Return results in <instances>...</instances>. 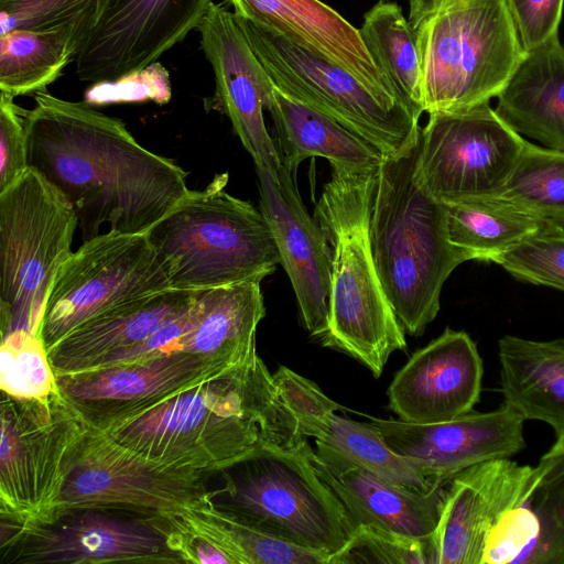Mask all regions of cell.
Returning a JSON list of instances; mask_svg holds the SVG:
<instances>
[{
  "mask_svg": "<svg viewBox=\"0 0 564 564\" xmlns=\"http://www.w3.org/2000/svg\"><path fill=\"white\" fill-rule=\"evenodd\" d=\"M481 564H564V443L531 466L489 534Z\"/></svg>",
  "mask_w": 564,
  "mask_h": 564,
  "instance_id": "cell-22",
  "label": "cell"
},
{
  "mask_svg": "<svg viewBox=\"0 0 564 564\" xmlns=\"http://www.w3.org/2000/svg\"><path fill=\"white\" fill-rule=\"evenodd\" d=\"M525 142L489 102L430 113L421 130L414 174L440 202L497 195Z\"/></svg>",
  "mask_w": 564,
  "mask_h": 564,
  "instance_id": "cell-13",
  "label": "cell"
},
{
  "mask_svg": "<svg viewBox=\"0 0 564 564\" xmlns=\"http://www.w3.org/2000/svg\"><path fill=\"white\" fill-rule=\"evenodd\" d=\"M7 564H178L163 517L84 508L28 527L4 545Z\"/></svg>",
  "mask_w": 564,
  "mask_h": 564,
  "instance_id": "cell-14",
  "label": "cell"
},
{
  "mask_svg": "<svg viewBox=\"0 0 564 564\" xmlns=\"http://www.w3.org/2000/svg\"><path fill=\"white\" fill-rule=\"evenodd\" d=\"M25 113L28 163L72 204L82 240L147 232L188 193L186 172L86 102L35 93ZM107 231V232H108Z\"/></svg>",
  "mask_w": 564,
  "mask_h": 564,
  "instance_id": "cell-1",
  "label": "cell"
},
{
  "mask_svg": "<svg viewBox=\"0 0 564 564\" xmlns=\"http://www.w3.org/2000/svg\"><path fill=\"white\" fill-rule=\"evenodd\" d=\"M448 239L465 261H490L546 223L498 196L441 202Z\"/></svg>",
  "mask_w": 564,
  "mask_h": 564,
  "instance_id": "cell-31",
  "label": "cell"
},
{
  "mask_svg": "<svg viewBox=\"0 0 564 564\" xmlns=\"http://www.w3.org/2000/svg\"><path fill=\"white\" fill-rule=\"evenodd\" d=\"M167 289L166 270L147 232L100 234L84 241L58 269L37 335L48 350L97 315Z\"/></svg>",
  "mask_w": 564,
  "mask_h": 564,
  "instance_id": "cell-11",
  "label": "cell"
},
{
  "mask_svg": "<svg viewBox=\"0 0 564 564\" xmlns=\"http://www.w3.org/2000/svg\"><path fill=\"white\" fill-rule=\"evenodd\" d=\"M212 0H107L76 56L80 80L112 82L145 68L197 29Z\"/></svg>",
  "mask_w": 564,
  "mask_h": 564,
  "instance_id": "cell-15",
  "label": "cell"
},
{
  "mask_svg": "<svg viewBox=\"0 0 564 564\" xmlns=\"http://www.w3.org/2000/svg\"><path fill=\"white\" fill-rule=\"evenodd\" d=\"M228 174L193 191L147 235L172 289L208 290L273 273L280 253L271 227L250 202L225 191Z\"/></svg>",
  "mask_w": 564,
  "mask_h": 564,
  "instance_id": "cell-5",
  "label": "cell"
},
{
  "mask_svg": "<svg viewBox=\"0 0 564 564\" xmlns=\"http://www.w3.org/2000/svg\"><path fill=\"white\" fill-rule=\"evenodd\" d=\"M311 448L265 446L252 452L219 471L224 486L213 500L274 539L329 560L355 527L316 474Z\"/></svg>",
  "mask_w": 564,
  "mask_h": 564,
  "instance_id": "cell-7",
  "label": "cell"
},
{
  "mask_svg": "<svg viewBox=\"0 0 564 564\" xmlns=\"http://www.w3.org/2000/svg\"><path fill=\"white\" fill-rule=\"evenodd\" d=\"M197 30L215 74L218 109L230 119L256 167L276 173L282 162L263 118L274 89L272 79L234 12L212 2Z\"/></svg>",
  "mask_w": 564,
  "mask_h": 564,
  "instance_id": "cell-16",
  "label": "cell"
},
{
  "mask_svg": "<svg viewBox=\"0 0 564 564\" xmlns=\"http://www.w3.org/2000/svg\"><path fill=\"white\" fill-rule=\"evenodd\" d=\"M494 262L517 279L564 291V227L546 224Z\"/></svg>",
  "mask_w": 564,
  "mask_h": 564,
  "instance_id": "cell-38",
  "label": "cell"
},
{
  "mask_svg": "<svg viewBox=\"0 0 564 564\" xmlns=\"http://www.w3.org/2000/svg\"><path fill=\"white\" fill-rule=\"evenodd\" d=\"M503 403L523 419L549 424L564 443V338L533 340L514 335L498 341Z\"/></svg>",
  "mask_w": 564,
  "mask_h": 564,
  "instance_id": "cell-28",
  "label": "cell"
},
{
  "mask_svg": "<svg viewBox=\"0 0 564 564\" xmlns=\"http://www.w3.org/2000/svg\"><path fill=\"white\" fill-rule=\"evenodd\" d=\"M260 209L265 216L295 293L306 330L319 341L328 327L332 248L283 164L276 173L256 167Z\"/></svg>",
  "mask_w": 564,
  "mask_h": 564,
  "instance_id": "cell-18",
  "label": "cell"
},
{
  "mask_svg": "<svg viewBox=\"0 0 564 564\" xmlns=\"http://www.w3.org/2000/svg\"><path fill=\"white\" fill-rule=\"evenodd\" d=\"M171 520L229 555L235 564H327L328 557L274 539L213 498Z\"/></svg>",
  "mask_w": 564,
  "mask_h": 564,
  "instance_id": "cell-32",
  "label": "cell"
},
{
  "mask_svg": "<svg viewBox=\"0 0 564 564\" xmlns=\"http://www.w3.org/2000/svg\"><path fill=\"white\" fill-rule=\"evenodd\" d=\"M524 51L558 35L564 0H505Z\"/></svg>",
  "mask_w": 564,
  "mask_h": 564,
  "instance_id": "cell-42",
  "label": "cell"
},
{
  "mask_svg": "<svg viewBox=\"0 0 564 564\" xmlns=\"http://www.w3.org/2000/svg\"><path fill=\"white\" fill-rule=\"evenodd\" d=\"M379 166L356 170L330 164V180L314 209L332 248L328 327L321 344L356 359L375 378L382 375L394 351L406 349L405 333L370 248L369 219Z\"/></svg>",
  "mask_w": 564,
  "mask_h": 564,
  "instance_id": "cell-3",
  "label": "cell"
},
{
  "mask_svg": "<svg viewBox=\"0 0 564 564\" xmlns=\"http://www.w3.org/2000/svg\"><path fill=\"white\" fill-rule=\"evenodd\" d=\"M83 45L84 39L73 29L0 34V91L15 97L44 90L76 59Z\"/></svg>",
  "mask_w": 564,
  "mask_h": 564,
  "instance_id": "cell-34",
  "label": "cell"
},
{
  "mask_svg": "<svg viewBox=\"0 0 564 564\" xmlns=\"http://www.w3.org/2000/svg\"><path fill=\"white\" fill-rule=\"evenodd\" d=\"M206 476L150 460L89 425L51 519L84 508L181 513L213 498Z\"/></svg>",
  "mask_w": 564,
  "mask_h": 564,
  "instance_id": "cell-12",
  "label": "cell"
},
{
  "mask_svg": "<svg viewBox=\"0 0 564 564\" xmlns=\"http://www.w3.org/2000/svg\"><path fill=\"white\" fill-rule=\"evenodd\" d=\"M530 468L499 458L451 477L431 539L432 564H481L489 534L517 499Z\"/></svg>",
  "mask_w": 564,
  "mask_h": 564,
  "instance_id": "cell-21",
  "label": "cell"
},
{
  "mask_svg": "<svg viewBox=\"0 0 564 564\" xmlns=\"http://www.w3.org/2000/svg\"><path fill=\"white\" fill-rule=\"evenodd\" d=\"M387 445L430 479H448L474 465L511 458L525 447L524 419L503 403L451 421L415 424L368 416Z\"/></svg>",
  "mask_w": 564,
  "mask_h": 564,
  "instance_id": "cell-17",
  "label": "cell"
},
{
  "mask_svg": "<svg viewBox=\"0 0 564 564\" xmlns=\"http://www.w3.org/2000/svg\"><path fill=\"white\" fill-rule=\"evenodd\" d=\"M236 367L218 358L174 351L134 362L59 375L56 382L82 412H93L152 403Z\"/></svg>",
  "mask_w": 564,
  "mask_h": 564,
  "instance_id": "cell-23",
  "label": "cell"
},
{
  "mask_svg": "<svg viewBox=\"0 0 564 564\" xmlns=\"http://www.w3.org/2000/svg\"><path fill=\"white\" fill-rule=\"evenodd\" d=\"M360 35L398 99L420 119L424 112L415 31L400 6L379 0L364 15Z\"/></svg>",
  "mask_w": 564,
  "mask_h": 564,
  "instance_id": "cell-33",
  "label": "cell"
},
{
  "mask_svg": "<svg viewBox=\"0 0 564 564\" xmlns=\"http://www.w3.org/2000/svg\"><path fill=\"white\" fill-rule=\"evenodd\" d=\"M315 445L308 454L311 463L355 528L376 525L420 540L432 539L449 478L419 490L394 484L318 441Z\"/></svg>",
  "mask_w": 564,
  "mask_h": 564,
  "instance_id": "cell-20",
  "label": "cell"
},
{
  "mask_svg": "<svg viewBox=\"0 0 564 564\" xmlns=\"http://www.w3.org/2000/svg\"><path fill=\"white\" fill-rule=\"evenodd\" d=\"M236 18L281 91L333 118L384 158L404 155L417 145L419 119L402 102L377 93L349 72L291 41Z\"/></svg>",
  "mask_w": 564,
  "mask_h": 564,
  "instance_id": "cell-10",
  "label": "cell"
},
{
  "mask_svg": "<svg viewBox=\"0 0 564 564\" xmlns=\"http://www.w3.org/2000/svg\"><path fill=\"white\" fill-rule=\"evenodd\" d=\"M171 99L167 70L158 62L112 82H99L86 90L87 105H108L152 100L159 105Z\"/></svg>",
  "mask_w": 564,
  "mask_h": 564,
  "instance_id": "cell-40",
  "label": "cell"
},
{
  "mask_svg": "<svg viewBox=\"0 0 564 564\" xmlns=\"http://www.w3.org/2000/svg\"><path fill=\"white\" fill-rule=\"evenodd\" d=\"M416 150L380 164L369 219L379 279L411 336L434 321L445 281L465 262L448 239L442 203L415 177Z\"/></svg>",
  "mask_w": 564,
  "mask_h": 564,
  "instance_id": "cell-4",
  "label": "cell"
},
{
  "mask_svg": "<svg viewBox=\"0 0 564 564\" xmlns=\"http://www.w3.org/2000/svg\"><path fill=\"white\" fill-rule=\"evenodd\" d=\"M229 1L237 17L338 65L377 93L399 100L365 45L359 29L321 0Z\"/></svg>",
  "mask_w": 564,
  "mask_h": 564,
  "instance_id": "cell-25",
  "label": "cell"
},
{
  "mask_svg": "<svg viewBox=\"0 0 564 564\" xmlns=\"http://www.w3.org/2000/svg\"><path fill=\"white\" fill-rule=\"evenodd\" d=\"M261 279L202 290L191 329L167 354L186 351L225 360L247 361L256 348V332L265 316Z\"/></svg>",
  "mask_w": 564,
  "mask_h": 564,
  "instance_id": "cell-29",
  "label": "cell"
},
{
  "mask_svg": "<svg viewBox=\"0 0 564 564\" xmlns=\"http://www.w3.org/2000/svg\"><path fill=\"white\" fill-rule=\"evenodd\" d=\"M497 98L495 111L512 130L564 151V47L558 35L524 52Z\"/></svg>",
  "mask_w": 564,
  "mask_h": 564,
  "instance_id": "cell-27",
  "label": "cell"
},
{
  "mask_svg": "<svg viewBox=\"0 0 564 564\" xmlns=\"http://www.w3.org/2000/svg\"><path fill=\"white\" fill-rule=\"evenodd\" d=\"M413 28L429 115L489 102L525 52L505 0H432Z\"/></svg>",
  "mask_w": 564,
  "mask_h": 564,
  "instance_id": "cell-6",
  "label": "cell"
},
{
  "mask_svg": "<svg viewBox=\"0 0 564 564\" xmlns=\"http://www.w3.org/2000/svg\"><path fill=\"white\" fill-rule=\"evenodd\" d=\"M77 228L72 204L31 166L0 192L1 337L17 329L37 335Z\"/></svg>",
  "mask_w": 564,
  "mask_h": 564,
  "instance_id": "cell-8",
  "label": "cell"
},
{
  "mask_svg": "<svg viewBox=\"0 0 564 564\" xmlns=\"http://www.w3.org/2000/svg\"><path fill=\"white\" fill-rule=\"evenodd\" d=\"M1 393L0 514L17 534L51 519L89 423L59 388L41 399Z\"/></svg>",
  "mask_w": 564,
  "mask_h": 564,
  "instance_id": "cell-9",
  "label": "cell"
},
{
  "mask_svg": "<svg viewBox=\"0 0 564 564\" xmlns=\"http://www.w3.org/2000/svg\"><path fill=\"white\" fill-rule=\"evenodd\" d=\"M199 291L171 288L124 302L83 323L47 350L55 376L85 370L142 341L187 310Z\"/></svg>",
  "mask_w": 564,
  "mask_h": 564,
  "instance_id": "cell-26",
  "label": "cell"
},
{
  "mask_svg": "<svg viewBox=\"0 0 564 564\" xmlns=\"http://www.w3.org/2000/svg\"><path fill=\"white\" fill-rule=\"evenodd\" d=\"M107 0H0V34L13 30L47 32L73 29L84 44Z\"/></svg>",
  "mask_w": 564,
  "mask_h": 564,
  "instance_id": "cell-37",
  "label": "cell"
},
{
  "mask_svg": "<svg viewBox=\"0 0 564 564\" xmlns=\"http://www.w3.org/2000/svg\"><path fill=\"white\" fill-rule=\"evenodd\" d=\"M273 379L307 438L313 437L398 485L427 490L437 480L427 478L416 465L395 454L369 422L337 414L346 410L314 381L285 366L278 368Z\"/></svg>",
  "mask_w": 564,
  "mask_h": 564,
  "instance_id": "cell-24",
  "label": "cell"
},
{
  "mask_svg": "<svg viewBox=\"0 0 564 564\" xmlns=\"http://www.w3.org/2000/svg\"><path fill=\"white\" fill-rule=\"evenodd\" d=\"M432 0H409V21L415 26L429 11Z\"/></svg>",
  "mask_w": 564,
  "mask_h": 564,
  "instance_id": "cell-43",
  "label": "cell"
},
{
  "mask_svg": "<svg viewBox=\"0 0 564 564\" xmlns=\"http://www.w3.org/2000/svg\"><path fill=\"white\" fill-rule=\"evenodd\" d=\"M497 195L546 224L564 227V151L527 141Z\"/></svg>",
  "mask_w": 564,
  "mask_h": 564,
  "instance_id": "cell-35",
  "label": "cell"
},
{
  "mask_svg": "<svg viewBox=\"0 0 564 564\" xmlns=\"http://www.w3.org/2000/svg\"><path fill=\"white\" fill-rule=\"evenodd\" d=\"M328 564H432L431 540L376 525H358Z\"/></svg>",
  "mask_w": 564,
  "mask_h": 564,
  "instance_id": "cell-39",
  "label": "cell"
},
{
  "mask_svg": "<svg viewBox=\"0 0 564 564\" xmlns=\"http://www.w3.org/2000/svg\"><path fill=\"white\" fill-rule=\"evenodd\" d=\"M13 98L0 91V192L29 169L26 110L17 106Z\"/></svg>",
  "mask_w": 564,
  "mask_h": 564,
  "instance_id": "cell-41",
  "label": "cell"
},
{
  "mask_svg": "<svg viewBox=\"0 0 564 564\" xmlns=\"http://www.w3.org/2000/svg\"><path fill=\"white\" fill-rule=\"evenodd\" d=\"M267 110L273 120L281 162L292 174L302 161L315 156L356 170L378 167L386 159L368 141L275 85Z\"/></svg>",
  "mask_w": 564,
  "mask_h": 564,
  "instance_id": "cell-30",
  "label": "cell"
},
{
  "mask_svg": "<svg viewBox=\"0 0 564 564\" xmlns=\"http://www.w3.org/2000/svg\"><path fill=\"white\" fill-rule=\"evenodd\" d=\"M90 426L167 467L210 475L252 452L308 445L256 352L214 379L142 405L82 412Z\"/></svg>",
  "mask_w": 564,
  "mask_h": 564,
  "instance_id": "cell-2",
  "label": "cell"
},
{
  "mask_svg": "<svg viewBox=\"0 0 564 564\" xmlns=\"http://www.w3.org/2000/svg\"><path fill=\"white\" fill-rule=\"evenodd\" d=\"M482 375L475 341L466 332L447 327L395 373L387 391L389 409L409 423L454 420L474 411Z\"/></svg>",
  "mask_w": 564,
  "mask_h": 564,
  "instance_id": "cell-19",
  "label": "cell"
},
{
  "mask_svg": "<svg viewBox=\"0 0 564 564\" xmlns=\"http://www.w3.org/2000/svg\"><path fill=\"white\" fill-rule=\"evenodd\" d=\"M0 388L19 399L45 398L58 388L39 335L17 329L1 337Z\"/></svg>",
  "mask_w": 564,
  "mask_h": 564,
  "instance_id": "cell-36",
  "label": "cell"
}]
</instances>
